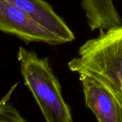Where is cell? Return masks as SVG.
Returning <instances> with one entry per match:
<instances>
[{
	"label": "cell",
	"mask_w": 122,
	"mask_h": 122,
	"mask_svg": "<svg viewBox=\"0 0 122 122\" xmlns=\"http://www.w3.org/2000/svg\"><path fill=\"white\" fill-rule=\"evenodd\" d=\"M68 68L111 84L122 92V26L101 30L98 36L84 42Z\"/></svg>",
	"instance_id": "2"
},
{
	"label": "cell",
	"mask_w": 122,
	"mask_h": 122,
	"mask_svg": "<svg viewBox=\"0 0 122 122\" xmlns=\"http://www.w3.org/2000/svg\"><path fill=\"white\" fill-rule=\"evenodd\" d=\"M27 13L44 28L52 33L62 43L71 42L75 35L66 22L44 0H7Z\"/></svg>",
	"instance_id": "5"
},
{
	"label": "cell",
	"mask_w": 122,
	"mask_h": 122,
	"mask_svg": "<svg viewBox=\"0 0 122 122\" xmlns=\"http://www.w3.org/2000/svg\"><path fill=\"white\" fill-rule=\"evenodd\" d=\"M17 60L25 85L32 94L46 122H73L71 108L63 96L61 86L49 59L20 47Z\"/></svg>",
	"instance_id": "1"
},
{
	"label": "cell",
	"mask_w": 122,
	"mask_h": 122,
	"mask_svg": "<svg viewBox=\"0 0 122 122\" xmlns=\"http://www.w3.org/2000/svg\"><path fill=\"white\" fill-rule=\"evenodd\" d=\"M0 31L15 36L26 43L63 44L52 33L7 0H0Z\"/></svg>",
	"instance_id": "3"
},
{
	"label": "cell",
	"mask_w": 122,
	"mask_h": 122,
	"mask_svg": "<svg viewBox=\"0 0 122 122\" xmlns=\"http://www.w3.org/2000/svg\"><path fill=\"white\" fill-rule=\"evenodd\" d=\"M78 75L86 105L95 115L98 121L119 122L116 101L108 88L92 76L83 73Z\"/></svg>",
	"instance_id": "4"
},
{
	"label": "cell",
	"mask_w": 122,
	"mask_h": 122,
	"mask_svg": "<svg viewBox=\"0 0 122 122\" xmlns=\"http://www.w3.org/2000/svg\"><path fill=\"white\" fill-rule=\"evenodd\" d=\"M101 83H103L113 95L116 101L117 108H118V115H119V122H122V92L119 91L117 88H116L115 86L111 84L103 83V82H101Z\"/></svg>",
	"instance_id": "8"
},
{
	"label": "cell",
	"mask_w": 122,
	"mask_h": 122,
	"mask_svg": "<svg viewBox=\"0 0 122 122\" xmlns=\"http://www.w3.org/2000/svg\"><path fill=\"white\" fill-rule=\"evenodd\" d=\"M17 84H15L8 93L0 100V122H27L10 102V98Z\"/></svg>",
	"instance_id": "7"
},
{
	"label": "cell",
	"mask_w": 122,
	"mask_h": 122,
	"mask_svg": "<svg viewBox=\"0 0 122 122\" xmlns=\"http://www.w3.org/2000/svg\"><path fill=\"white\" fill-rule=\"evenodd\" d=\"M88 25L93 31L117 26L122 18L113 0H81Z\"/></svg>",
	"instance_id": "6"
}]
</instances>
